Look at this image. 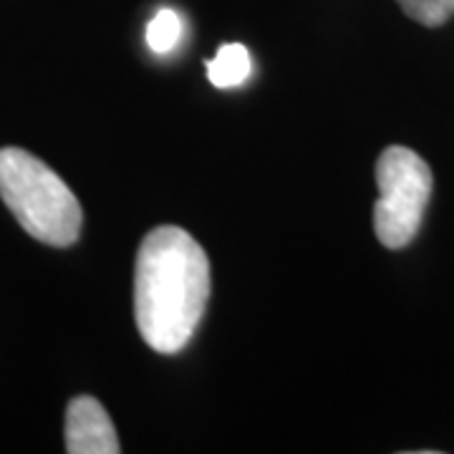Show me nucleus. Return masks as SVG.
<instances>
[{"label":"nucleus","instance_id":"1","mask_svg":"<svg viewBox=\"0 0 454 454\" xmlns=\"http://www.w3.org/2000/svg\"><path fill=\"white\" fill-rule=\"evenodd\" d=\"M210 301V260L195 238L175 225L146 235L137 253L134 316L139 336L157 354H179Z\"/></svg>","mask_w":454,"mask_h":454},{"label":"nucleus","instance_id":"2","mask_svg":"<svg viewBox=\"0 0 454 454\" xmlns=\"http://www.w3.org/2000/svg\"><path fill=\"white\" fill-rule=\"evenodd\" d=\"M0 197L38 243L68 247L79 240L83 225L79 200L64 179L31 152L18 146L0 149Z\"/></svg>","mask_w":454,"mask_h":454},{"label":"nucleus","instance_id":"3","mask_svg":"<svg viewBox=\"0 0 454 454\" xmlns=\"http://www.w3.org/2000/svg\"><path fill=\"white\" fill-rule=\"evenodd\" d=\"M376 238L389 250H402L419 235L432 197V169L414 149L389 146L376 162Z\"/></svg>","mask_w":454,"mask_h":454},{"label":"nucleus","instance_id":"4","mask_svg":"<svg viewBox=\"0 0 454 454\" xmlns=\"http://www.w3.org/2000/svg\"><path fill=\"white\" fill-rule=\"evenodd\" d=\"M66 452L68 454H119L112 417L94 396H76L66 409Z\"/></svg>","mask_w":454,"mask_h":454},{"label":"nucleus","instance_id":"5","mask_svg":"<svg viewBox=\"0 0 454 454\" xmlns=\"http://www.w3.org/2000/svg\"><path fill=\"white\" fill-rule=\"evenodd\" d=\"M250 66V51L243 43H225L215 53V59L207 61V79L217 89H232L247 82Z\"/></svg>","mask_w":454,"mask_h":454},{"label":"nucleus","instance_id":"6","mask_svg":"<svg viewBox=\"0 0 454 454\" xmlns=\"http://www.w3.org/2000/svg\"><path fill=\"white\" fill-rule=\"evenodd\" d=\"M179 38H182V18L172 8H162L146 26V46L160 56H167L177 49Z\"/></svg>","mask_w":454,"mask_h":454},{"label":"nucleus","instance_id":"7","mask_svg":"<svg viewBox=\"0 0 454 454\" xmlns=\"http://www.w3.org/2000/svg\"><path fill=\"white\" fill-rule=\"evenodd\" d=\"M406 16L427 28L444 26L454 16V0H396Z\"/></svg>","mask_w":454,"mask_h":454}]
</instances>
